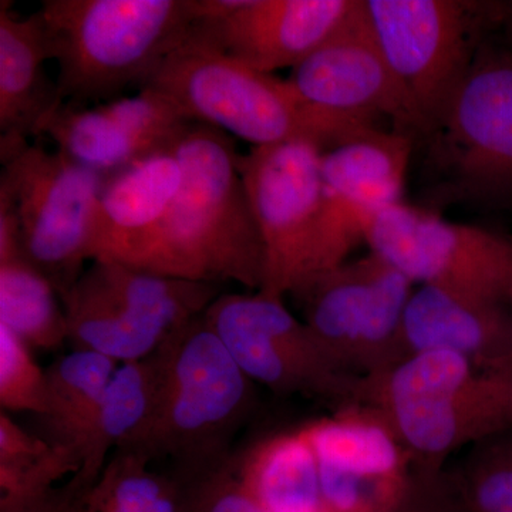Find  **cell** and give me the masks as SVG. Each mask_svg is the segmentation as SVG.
<instances>
[{
  "label": "cell",
  "instance_id": "24",
  "mask_svg": "<svg viewBox=\"0 0 512 512\" xmlns=\"http://www.w3.org/2000/svg\"><path fill=\"white\" fill-rule=\"evenodd\" d=\"M89 269L116 301L164 339L204 315L222 293L220 284L154 274L117 262L96 261Z\"/></svg>",
  "mask_w": 512,
  "mask_h": 512
},
{
  "label": "cell",
  "instance_id": "6",
  "mask_svg": "<svg viewBox=\"0 0 512 512\" xmlns=\"http://www.w3.org/2000/svg\"><path fill=\"white\" fill-rule=\"evenodd\" d=\"M498 32L421 141L429 180L421 207H512V37Z\"/></svg>",
  "mask_w": 512,
  "mask_h": 512
},
{
  "label": "cell",
  "instance_id": "7",
  "mask_svg": "<svg viewBox=\"0 0 512 512\" xmlns=\"http://www.w3.org/2000/svg\"><path fill=\"white\" fill-rule=\"evenodd\" d=\"M507 6L467 0H365L373 35L423 123V140L485 39L504 28Z\"/></svg>",
  "mask_w": 512,
  "mask_h": 512
},
{
  "label": "cell",
  "instance_id": "34",
  "mask_svg": "<svg viewBox=\"0 0 512 512\" xmlns=\"http://www.w3.org/2000/svg\"><path fill=\"white\" fill-rule=\"evenodd\" d=\"M437 512H463V511L458 510V508H444V510H440Z\"/></svg>",
  "mask_w": 512,
  "mask_h": 512
},
{
  "label": "cell",
  "instance_id": "3",
  "mask_svg": "<svg viewBox=\"0 0 512 512\" xmlns=\"http://www.w3.org/2000/svg\"><path fill=\"white\" fill-rule=\"evenodd\" d=\"M63 103L143 87L197 25L195 0H45L39 10Z\"/></svg>",
  "mask_w": 512,
  "mask_h": 512
},
{
  "label": "cell",
  "instance_id": "28",
  "mask_svg": "<svg viewBox=\"0 0 512 512\" xmlns=\"http://www.w3.org/2000/svg\"><path fill=\"white\" fill-rule=\"evenodd\" d=\"M72 448L29 433L0 413V503L26 500L55 488L57 481L79 471Z\"/></svg>",
  "mask_w": 512,
  "mask_h": 512
},
{
  "label": "cell",
  "instance_id": "9",
  "mask_svg": "<svg viewBox=\"0 0 512 512\" xmlns=\"http://www.w3.org/2000/svg\"><path fill=\"white\" fill-rule=\"evenodd\" d=\"M414 284L369 252L319 272L291 296L320 348L349 375L370 377L406 359L402 329Z\"/></svg>",
  "mask_w": 512,
  "mask_h": 512
},
{
  "label": "cell",
  "instance_id": "18",
  "mask_svg": "<svg viewBox=\"0 0 512 512\" xmlns=\"http://www.w3.org/2000/svg\"><path fill=\"white\" fill-rule=\"evenodd\" d=\"M402 342L406 359L450 352L481 369L512 375L510 301L419 286L404 312Z\"/></svg>",
  "mask_w": 512,
  "mask_h": 512
},
{
  "label": "cell",
  "instance_id": "32",
  "mask_svg": "<svg viewBox=\"0 0 512 512\" xmlns=\"http://www.w3.org/2000/svg\"><path fill=\"white\" fill-rule=\"evenodd\" d=\"M83 498L66 484L26 500L0 503V512H82Z\"/></svg>",
  "mask_w": 512,
  "mask_h": 512
},
{
  "label": "cell",
  "instance_id": "33",
  "mask_svg": "<svg viewBox=\"0 0 512 512\" xmlns=\"http://www.w3.org/2000/svg\"><path fill=\"white\" fill-rule=\"evenodd\" d=\"M505 28H507L508 33L512 37V2L508 3L507 6V20H505Z\"/></svg>",
  "mask_w": 512,
  "mask_h": 512
},
{
  "label": "cell",
  "instance_id": "25",
  "mask_svg": "<svg viewBox=\"0 0 512 512\" xmlns=\"http://www.w3.org/2000/svg\"><path fill=\"white\" fill-rule=\"evenodd\" d=\"M62 302L67 342L73 349L90 350L123 365L153 355L167 340L116 301L89 268Z\"/></svg>",
  "mask_w": 512,
  "mask_h": 512
},
{
  "label": "cell",
  "instance_id": "30",
  "mask_svg": "<svg viewBox=\"0 0 512 512\" xmlns=\"http://www.w3.org/2000/svg\"><path fill=\"white\" fill-rule=\"evenodd\" d=\"M47 377L30 346L0 325V406L3 412L46 413Z\"/></svg>",
  "mask_w": 512,
  "mask_h": 512
},
{
  "label": "cell",
  "instance_id": "15",
  "mask_svg": "<svg viewBox=\"0 0 512 512\" xmlns=\"http://www.w3.org/2000/svg\"><path fill=\"white\" fill-rule=\"evenodd\" d=\"M288 82L319 109L375 121L384 117L393 130L416 143L423 140V123L373 35L365 0L357 2L322 46L293 67Z\"/></svg>",
  "mask_w": 512,
  "mask_h": 512
},
{
  "label": "cell",
  "instance_id": "31",
  "mask_svg": "<svg viewBox=\"0 0 512 512\" xmlns=\"http://www.w3.org/2000/svg\"><path fill=\"white\" fill-rule=\"evenodd\" d=\"M184 487L185 512H268L245 490L232 458Z\"/></svg>",
  "mask_w": 512,
  "mask_h": 512
},
{
  "label": "cell",
  "instance_id": "11",
  "mask_svg": "<svg viewBox=\"0 0 512 512\" xmlns=\"http://www.w3.org/2000/svg\"><path fill=\"white\" fill-rule=\"evenodd\" d=\"M365 244L414 285L510 301L512 237L458 224L440 212L402 201L380 212Z\"/></svg>",
  "mask_w": 512,
  "mask_h": 512
},
{
  "label": "cell",
  "instance_id": "27",
  "mask_svg": "<svg viewBox=\"0 0 512 512\" xmlns=\"http://www.w3.org/2000/svg\"><path fill=\"white\" fill-rule=\"evenodd\" d=\"M151 461L138 451H114L84 495L82 512H185L183 481L151 470Z\"/></svg>",
  "mask_w": 512,
  "mask_h": 512
},
{
  "label": "cell",
  "instance_id": "22",
  "mask_svg": "<svg viewBox=\"0 0 512 512\" xmlns=\"http://www.w3.org/2000/svg\"><path fill=\"white\" fill-rule=\"evenodd\" d=\"M232 461L239 481L264 510L329 512L305 427L266 437Z\"/></svg>",
  "mask_w": 512,
  "mask_h": 512
},
{
  "label": "cell",
  "instance_id": "10",
  "mask_svg": "<svg viewBox=\"0 0 512 512\" xmlns=\"http://www.w3.org/2000/svg\"><path fill=\"white\" fill-rule=\"evenodd\" d=\"M204 319L252 382L279 396L322 400L335 410L362 404L363 377L339 369L284 298L221 293Z\"/></svg>",
  "mask_w": 512,
  "mask_h": 512
},
{
  "label": "cell",
  "instance_id": "8",
  "mask_svg": "<svg viewBox=\"0 0 512 512\" xmlns=\"http://www.w3.org/2000/svg\"><path fill=\"white\" fill-rule=\"evenodd\" d=\"M0 158V200L13 212L23 254L63 299L90 261L94 215L106 178L30 141Z\"/></svg>",
  "mask_w": 512,
  "mask_h": 512
},
{
  "label": "cell",
  "instance_id": "1",
  "mask_svg": "<svg viewBox=\"0 0 512 512\" xmlns=\"http://www.w3.org/2000/svg\"><path fill=\"white\" fill-rule=\"evenodd\" d=\"M173 148L183 183L170 210L117 264L259 291L265 255L231 136L188 123ZM106 262V261H104Z\"/></svg>",
  "mask_w": 512,
  "mask_h": 512
},
{
  "label": "cell",
  "instance_id": "19",
  "mask_svg": "<svg viewBox=\"0 0 512 512\" xmlns=\"http://www.w3.org/2000/svg\"><path fill=\"white\" fill-rule=\"evenodd\" d=\"M50 59L39 12L19 16L0 3V156L40 136L63 104L56 82L46 74Z\"/></svg>",
  "mask_w": 512,
  "mask_h": 512
},
{
  "label": "cell",
  "instance_id": "5",
  "mask_svg": "<svg viewBox=\"0 0 512 512\" xmlns=\"http://www.w3.org/2000/svg\"><path fill=\"white\" fill-rule=\"evenodd\" d=\"M362 404L382 414L413 466L441 470L453 454L512 430V375L450 352L417 353L363 377Z\"/></svg>",
  "mask_w": 512,
  "mask_h": 512
},
{
  "label": "cell",
  "instance_id": "13",
  "mask_svg": "<svg viewBox=\"0 0 512 512\" xmlns=\"http://www.w3.org/2000/svg\"><path fill=\"white\" fill-rule=\"evenodd\" d=\"M416 144L399 131L373 128L323 153L311 276L348 261L377 215L404 201Z\"/></svg>",
  "mask_w": 512,
  "mask_h": 512
},
{
  "label": "cell",
  "instance_id": "2",
  "mask_svg": "<svg viewBox=\"0 0 512 512\" xmlns=\"http://www.w3.org/2000/svg\"><path fill=\"white\" fill-rule=\"evenodd\" d=\"M141 89L160 93L191 123L207 124L252 147L309 141L328 151L379 128L375 120L313 106L288 79L232 59L195 26Z\"/></svg>",
  "mask_w": 512,
  "mask_h": 512
},
{
  "label": "cell",
  "instance_id": "23",
  "mask_svg": "<svg viewBox=\"0 0 512 512\" xmlns=\"http://www.w3.org/2000/svg\"><path fill=\"white\" fill-rule=\"evenodd\" d=\"M0 325L30 348L53 350L67 340L62 298L23 254L18 227L9 217L0 220Z\"/></svg>",
  "mask_w": 512,
  "mask_h": 512
},
{
  "label": "cell",
  "instance_id": "14",
  "mask_svg": "<svg viewBox=\"0 0 512 512\" xmlns=\"http://www.w3.org/2000/svg\"><path fill=\"white\" fill-rule=\"evenodd\" d=\"M303 427L329 512H393L402 504L412 457L375 407H345Z\"/></svg>",
  "mask_w": 512,
  "mask_h": 512
},
{
  "label": "cell",
  "instance_id": "12",
  "mask_svg": "<svg viewBox=\"0 0 512 512\" xmlns=\"http://www.w3.org/2000/svg\"><path fill=\"white\" fill-rule=\"evenodd\" d=\"M325 150L309 141L252 147L239 157L264 245L259 292L284 298L311 276Z\"/></svg>",
  "mask_w": 512,
  "mask_h": 512
},
{
  "label": "cell",
  "instance_id": "4",
  "mask_svg": "<svg viewBox=\"0 0 512 512\" xmlns=\"http://www.w3.org/2000/svg\"><path fill=\"white\" fill-rule=\"evenodd\" d=\"M160 382L146 430L126 450L171 458L183 483L228 460L229 440L254 409L255 383L235 362L204 315L156 350Z\"/></svg>",
  "mask_w": 512,
  "mask_h": 512
},
{
  "label": "cell",
  "instance_id": "21",
  "mask_svg": "<svg viewBox=\"0 0 512 512\" xmlns=\"http://www.w3.org/2000/svg\"><path fill=\"white\" fill-rule=\"evenodd\" d=\"M158 382L160 362L156 352L119 366L92 419L74 443L80 468L67 483L73 490L84 497L111 454L137 443L154 412Z\"/></svg>",
  "mask_w": 512,
  "mask_h": 512
},
{
  "label": "cell",
  "instance_id": "29",
  "mask_svg": "<svg viewBox=\"0 0 512 512\" xmlns=\"http://www.w3.org/2000/svg\"><path fill=\"white\" fill-rule=\"evenodd\" d=\"M448 471L467 512H512V430L461 451Z\"/></svg>",
  "mask_w": 512,
  "mask_h": 512
},
{
  "label": "cell",
  "instance_id": "16",
  "mask_svg": "<svg viewBox=\"0 0 512 512\" xmlns=\"http://www.w3.org/2000/svg\"><path fill=\"white\" fill-rule=\"evenodd\" d=\"M184 114L151 89L94 106L63 103L43 126L56 150L109 180L137 161L173 146Z\"/></svg>",
  "mask_w": 512,
  "mask_h": 512
},
{
  "label": "cell",
  "instance_id": "17",
  "mask_svg": "<svg viewBox=\"0 0 512 512\" xmlns=\"http://www.w3.org/2000/svg\"><path fill=\"white\" fill-rule=\"evenodd\" d=\"M359 0H245L227 18L195 29L258 72L293 69L352 15Z\"/></svg>",
  "mask_w": 512,
  "mask_h": 512
},
{
  "label": "cell",
  "instance_id": "26",
  "mask_svg": "<svg viewBox=\"0 0 512 512\" xmlns=\"http://www.w3.org/2000/svg\"><path fill=\"white\" fill-rule=\"evenodd\" d=\"M119 366L110 357L73 349L47 367L46 413L40 417L49 433L46 440L74 451Z\"/></svg>",
  "mask_w": 512,
  "mask_h": 512
},
{
  "label": "cell",
  "instance_id": "20",
  "mask_svg": "<svg viewBox=\"0 0 512 512\" xmlns=\"http://www.w3.org/2000/svg\"><path fill=\"white\" fill-rule=\"evenodd\" d=\"M181 183L183 167L173 146L106 180L94 215L90 261H120L163 221Z\"/></svg>",
  "mask_w": 512,
  "mask_h": 512
}]
</instances>
